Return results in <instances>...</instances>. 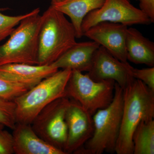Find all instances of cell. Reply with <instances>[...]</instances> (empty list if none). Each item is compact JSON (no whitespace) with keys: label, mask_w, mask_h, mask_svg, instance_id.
Returning a JSON list of instances; mask_svg holds the SVG:
<instances>
[{"label":"cell","mask_w":154,"mask_h":154,"mask_svg":"<svg viewBox=\"0 0 154 154\" xmlns=\"http://www.w3.org/2000/svg\"><path fill=\"white\" fill-rule=\"evenodd\" d=\"M123 110L120 132L115 148L117 154H133L132 136L142 121L154 118V91L134 79L123 89Z\"/></svg>","instance_id":"cell-1"},{"label":"cell","mask_w":154,"mask_h":154,"mask_svg":"<svg viewBox=\"0 0 154 154\" xmlns=\"http://www.w3.org/2000/svg\"><path fill=\"white\" fill-rule=\"evenodd\" d=\"M123 102V89L115 83L112 102L93 116L94 131L92 137L74 154L115 152L121 128Z\"/></svg>","instance_id":"cell-2"},{"label":"cell","mask_w":154,"mask_h":154,"mask_svg":"<svg viewBox=\"0 0 154 154\" xmlns=\"http://www.w3.org/2000/svg\"><path fill=\"white\" fill-rule=\"evenodd\" d=\"M39 37L38 65H50L76 42L75 31L65 15L52 6L42 15Z\"/></svg>","instance_id":"cell-3"},{"label":"cell","mask_w":154,"mask_h":154,"mask_svg":"<svg viewBox=\"0 0 154 154\" xmlns=\"http://www.w3.org/2000/svg\"><path fill=\"white\" fill-rule=\"evenodd\" d=\"M40 9L22 19L5 44L0 46V66L11 63L38 65V37L42 21Z\"/></svg>","instance_id":"cell-4"},{"label":"cell","mask_w":154,"mask_h":154,"mask_svg":"<svg viewBox=\"0 0 154 154\" xmlns=\"http://www.w3.org/2000/svg\"><path fill=\"white\" fill-rule=\"evenodd\" d=\"M69 69L58 70L14 100L17 123L31 124L43 108L66 95V88L71 73Z\"/></svg>","instance_id":"cell-5"},{"label":"cell","mask_w":154,"mask_h":154,"mask_svg":"<svg viewBox=\"0 0 154 154\" xmlns=\"http://www.w3.org/2000/svg\"><path fill=\"white\" fill-rule=\"evenodd\" d=\"M115 83L113 80L97 82L88 74L72 70L66 88V95L93 116L97 110L106 108L112 102Z\"/></svg>","instance_id":"cell-6"},{"label":"cell","mask_w":154,"mask_h":154,"mask_svg":"<svg viewBox=\"0 0 154 154\" xmlns=\"http://www.w3.org/2000/svg\"><path fill=\"white\" fill-rule=\"evenodd\" d=\"M70 101L67 97L56 99L43 108L31 124L42 139L64 152L68 134L66 114Z\"/></svg>","instance_id":"cell-7"},{"label":"cell","mask_w":154,"mask_h":154,"mask_svg":"<svg viewBox=\"0 0 154 154\" xmlns=\"http://www.w3.org/2000/svg\"><path fill=\"white\" fill-rule=\"evenodd\" d=\"M105 22L127 26L152 23L149 18L129 0H105L101 8L91 11L84 18L82 25L83 34L96 24Z\"/></svg>","instance_id":"cell-8"},{"label":"cell","mask_w":154,"mask_h":154,"mask_svg":"<svg viewBox=\"0 0 154 154\" xmlns=\"http://www.w3.org/2000/svg\"><path fill=\"white\" fill-rule=\"evenodd\" d=\"M131 66L128 62L119 60L100 46L94 53L91 68L87 74L97 82L113 80L123 89L134 79L131 73Z\"/></svg>","instance_id":"cell-9"},{"label":"cell","mask_w":154,"mask_h":154,"mask_svg":"<svg viewBox=\"0 0 154 154\" xmlns=\"http://www.w3.org/2000/svg\"><path fill=\"white\" fill-rule=\"evenodd\" d=\"M70 100L66 114L68 131L64 149L66 154H74L92 137L94 131L93 116L78 102Z\"/></svg>","instance_id":"cell-10"},{"label":"cell","mask_w":154,"mask_h":154,"mask_svg":"<svg viewBox=\"0 0 154 154\" xmlns=\"http://www.w3.org/2000/svg\"><path fill=\"white\" fill-rule=\"evenodd\" d=\"M128 27L119 23L101 22L86 30L83 36L97 42L119 60L127 62Z\"/></svg>","instance_id":"cell-11"},{"label":"cell","mask_w":154,"mask_h":154,"mask_svg":"<svg viewBox=\"0 0 154 154\" xmlns=\"http://www.w3.org/2000/svg\"><path fill=\"white\" fill-rule=\"evenodd\" d=\"M58 70L52 64L11 63L0 66V75L29 90Z\"/></svg>","instance_id":"cell-12"},{"label":"cell","mask_w":154,"mask_h":154,"mask_svg":"<svg viewBox=\"0 0 154 154\" xmlns=\"http://www.w3.org/2000/svg\"><path fill=\"white\" fill-rule=\"evenodd\" d=\"M13 130L14 154H66L42 139L31 124L17 123Z\"/></svg>","instance_id":"cell-13"},{"label":"cell","mask_w":154,"mask_h":154,"mask_svg":"<svg viewBox=\"0 0 154 154\" xmlns=\"http://www.w3.org/2000/svg\"><path fill=\"white\" fill-rule=\"evenodd\" d=\"M100 46L94 41L76 42L51 64L58 69L88 72L94 53Z\"/></svg>","instance_id":"cell-14"},{"label":"cell","mask_w":154,"mask_h":154,"mask_svg":"<svg viewBox=\"0 0 154 154\" xmlns=\"http://www.w3.org/2000/svg\"><path fill=\"white\" fill-rule=\"evenodd\" d=\"M105 0H59L52 1L54 8L68 16L78 38L83 36L82 25L84 18L91 11L102 7Z\"/></svg>","instance_id":"cell-15"},{"label":"cell","mask_w":154,"mask_h":154,"mask_svg":"<svg viewBox=\"0 0 154 154\" xmlns=\"http://www.w3.org/2000/svg\"><path fill=\"white\" fill-rule=\"evenodd\" d=\"M126 49L128 60L154 67V43L136 28L128 29Z\"/></svg>","instance_id":"cell-16"},{"label":"cell","mask_w":154,"mask_h":154,"mask_svg":"<svg viewBox=\"0 0 154 154\" xmlns=\"http://www.w3.org/2000/svg\"><path fill=\"white\" fill-rule=\"evenodd\" d=\"M134 154H154V121H142L132 136Z\"/></svg>","instance_id":"cell-17"},{"label":"cell","mask_w":154,"mask_h":154,"mask_svg":"<svg viewBox=\"0 0 154 154\" xmlns=\"http://www.w3.org/2000/svg\"><path fill=\"white\" fill-rule=\"evenodd\" d=\"M8 8H0V42L10 36L19 25L20 22L28 17L30 12L28 14L17 16H10L5 15L2 11L8 10Z\"/></svg>","instance_id":"cell-18"},{"label":"cell","mask_w":154,"mask_h":154,"mask_svg":"<svg viewBox=\"0 0 154 154\" xmlns=\"http://www.w3.org/2000/svg\"><path fill=\"white\" fill-rule=\"evenodd\" d=\"M0 124L13 130L17 124L14 101L0 98Z\"/></svg>","instance_id":"cell-19"},{"label":"cell","mask_w":154,"mask_h":154,"mask_svg":"<svg viewBox=\"0 0 154 154\" xmlns=\"http://www.w3.org/2000/svg\"><path fill=\"white\" fill-rule=\"evenodd\" d=\"M27 91L24 86L10 82L0 75V98L14 101Z\"/></svg>","instance_id":"cell-20"},{"label":"cell","mask_w":154,"mask_h":154,"mask_svg":"<svg viewBox=\"0 0 154 154\" xmlns=\"http://www.w3.org/2000/svg\"><path fill=\"white\" fill-rule=\"evenodd\" d=\"M131 73L134 79L140 80L154 91V67L138 69L131 66Z\"/></svg>","instance_id":"cell-21"},{"label":"cell","mask_w":154,"mask_h":154,"mask_svg":"<svg viewBox=\"0 0 154 154\" xmlns=\"http://www.w3.org/2000/svg\"><path fill=\"white\" fill-rule=\"evenodd\" d=\"M14 154L12 134L4 129L0 130V154Z\"/></svg>","instance_id":"cell-22"},{"label":"cell","mask_w":154,"mask_h":154,"mask_svg":"<svg viewBox=\"0 0 154 154\" xmlns=\"http://www.w3.org/2000/svg\"><path fill=\"white\" fill-rule=\"evenodd\" d=\"M140 9L149 18L152 23L154 22V0H138Z\"/></svg>","instance_id":"cell-23"},{"label":"cell","mask_w":154,"mask_h":154,"mask_svg":"<svg viewBox=\"0 0 154 154\" xmlns=\"http://www.w3.org/2000/svg\"><path fill=\"white\" fill-rule=\"evenodd\" d=\"M5 127L3 125H2L0 124V130L4 129Z\"/></svg>","instance_id":"cell-24"},{"label":"cell","mask_w":154,"mask_h":154,"mask_svg":"<svg viewBox=\"0 0 154 154\" xmlns=\"http://www.w3.org/2000/svg\"><path fill=\"white\" fill-rule=\"evenodd\" d=\"M51 2H52V1H59V0H51Z\"/></svg>","instance_id":"cell-25"},{"label":"cell","mask_w":154,"mask_h":154,"mask_svg":"<svg viewBox=\"0 0 154 154\" xmlns=\"http://www.w3.org/2000/svg\"></svg>","instance_id":"cell-26"}]
</instances>
